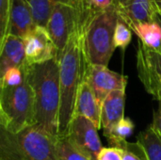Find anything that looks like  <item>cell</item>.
<instances>
[{
    "label": "cell",
    "instance_id": "1",
    "mask_svg": "<svg viewBox=\"0 0 161 160\" xmlns=\"http://www.w3.org/2000/svg\"><path fill=\"white\" fill-rule=\"evenodd\" d=\"M35 94L37 125L58 136L60 108L59 64L57 58L41 64L22 66Z\"/></svg>",
    "mask_w": 161,
    "mask_h": 160
},
{
    "label": "cell",
    "instance_id": "2",
    "mask_svg": "<svg viewBox=\"0 0 161 160\" xmlns=\"http://www.w3.org/2000/svg\"><path fill=\"white\" fill-rule=\"evenodd\" d=\"M57 60L59 64L60 86L58 137H63L74 116L77 91L89 66L84 50V36L74 32Z\"/></svg>",
    "mask_w": 161,
    "mask_h": 160
},
{
    "label": "cell",
    "instance_id": "3",
    "mask_svg": "<svg viewBox=\"0 0 161 160\" xmlns=\"http://www.w3.org/2000/svg\"><path fill=\"white\" fill-rule=\"evenodd\" d=\"M56 138L37 124L17 134L0 128V159L59 160Z\"/></svg>",
    "mask_w": 161,
    "mask_h": 160
},
{
    "label": "cell",
    "instance_id": "4",
    "mask_svg": "<svg viewBox=\"0 0 161 160\" xmlns=\"http://www.w3.org/2000/svg\"><path fill=\"white\" fill-rule=\"evenodd\" d=\"M36 124L35 94L25 73L21 85L0 88V127L17 134Z\"/></svg>",
    "mask_w": 161,
    "mask_h": 160
},
{
    "label": "cell",
    "instance_id": "5",
    "mask_svg": "<svg viewBox=\"0 0 161 160\" xmlns=\"http://www.w3.org/2000/svg\"><path fill=\"white\" fill-rule=\"evenodd\" d=\"M118 21L113 8L98 14L84 36V50L89 65L108 66L115 50L114 32Z\"/></svg>",
    "mask_w": 161,
    "mask_h": 160
},
{
    "label": "cell",
    "instance_id": "6",
    "mask_svg": "<svg viewBox=\"0 0 161 160\" xmlns=\"http://www.w3.org/2000/svg\"><path fill=\"white\" fill-rule=\"evenodd\" d=\"M97 127L88 118L74 115L68 127L66 137L70 142L89 159L97 160L103 149Z\"/></svg>",
    "mask_w": 161,
    "mask_h": 160
},
{
    "label": "cell",
    "instance_id": "7",
    "mask_svg": "<svg viewBox=\"0 0 161 160\" xmlns=\"http://www.w3.org/2000/svg\"><path fill=\"white\" fill-rule=\"evenodd\" d=\"M139 78L148 93L161 101V54L139 41L137 51Z\"/></svg>",
    "mask_w": 161,
    "mask_h": 160
},
{
    "label": "cell",
    "instance_id": "8",
    "mask_svg": "<svg viewBox=\"0 0 161 160\" xmlns=\"http://www.w3.org/2000/svg\"><path fill=\"white\" fill-rule=\"evenodd\" d=\"M75 25L76 17L74 8L68 4L57 3L45 27L58 49L57 59L64 50L71 35L75 32Z\"/></svg>",
    "mask_w": 161,
    "mask_h": 160
},
{
    "label": "cell",
    "instance_id": "9",
    "mask_svg": "<svg viewBox=\"0 0 161 160\" xmlns=\"http://www.w3.org/2000/svg\"><path fill=\"white\" fill-rule=\"evenodd\" d=\"M85 77L101 106L111 92L125 91L128 80L127 76L113 72L108 66L103 65H89L85 73Z\"/></svg>",
    "mask_w": 161,
    "mask_h": 160
},
{
    "label": "cell",
    "instance_id": "10",
    "mask_svg": "<svg viewBox=\"0 0 161 160\" xmlns=\"http://www.w3.org/2000/svg\"><path fill=\"white\" fill-rule=\"evenodd\" d=\"M24 41L25 62L28 65L44 63L58 58V49L45 27L36 26Z\"/></svg>",
    "mask_w": 161,
    "mask_h": 160
},
{
    "label": "cell",
    "instance_id": "11",
    "mask_svg": "<svg viewBox=\"0 0 161 160\" xmlns=\"http://www.w3.org/2000/svg\"><path fill=\"white\" fill-rule=\"evenodd\" d=\"M113 6L118 17L129 27L153 22L158 11L153 0H113Z\"/></svg>",
    "mask_w": 161,
    "mask_h": 160
},
{
    "label": "cell",
    "instance_id": "12",
    "mask_svg": "<svg viewBox=\"0 0 161 160\" xmlns=\"http://www.w3.org/2000/svg\"><path fill=\"white\" fill-rule=\"evenodd\" d=\"M101 107L93 90L84 75L77 91L74 115H81L88 118L99 130L101 128Z\"/></svg>",
    "mask_w": 161,
    "mask_h": 160
},
{
    "label": "cell",
    "instance_id": "13",
    "mask_svg": "<svg viewBox=\"0 0 161 160\" xmlns=\"http://www.w3.org/2000/svg\"><path fill=\"white\" fill-rule=\"evenodd\" d=\"M30 8L25 0H10V15L8 35L26 38L36 27Z\"/></svg>",
    "mask_w": 161,
    "mask_h": 160
},
{
    "label": "cell",
    "instance_id": "14",
    "mask_svg": "<svg viewBox=\"0 0 161 160\" xmlns=\"http://www.w3.org/2000/svg\"><path fill=\"white\" fill-rule=\"evenodd\" d=\"M25 62V41L8 34L0 44V77L12 67H22Z\"/></svg>",
    "mask_w": 161,
    "mask_h": 160
},
{
    "label": "cell",
    "instance_id": "15",
    "mask_svg": "<svg viewBox=\"0 0 161 160\" xmlns=\"http://www.w3.org/2000/svg\"><path fill=\"white\" fill-rule=\"evenodd\" d=\"M125 91L111 92L101 107V127L104 133L111 131L125 118Z\"/></svg>",
    "mask_w": 161,
    "mask_h": 160
},
{
    "label": "cell",
    "instance_id": "16",
    "mask_svg": "<svg viewBox=\"0 0 161 160\" xmlns=\"http://www.w3.org/2000/svg\"><path fill=\"white\" fill-rule=\"evenodd\" d=\"M136 143L146 160H161V136L153 124L139 134Z\"/></svg>",
    "mask_w": 161,
    "mask_h": 160
},
{
    "label": "cell",
    "instance_id": "17",
    "mask_svg": "<svg viewBox=\"0 0 161 160\" xmlns=\"http://www.w3.org/2000/svg\"><path fill=\"white\" fill-rule=\"evenodd\" d=\"M130 28L145 46L161 54V28L157 23L139 24Z\"/></svg>",
    "mask_w": 161,
    "mask_h": 160
},
{
    "label": "cell",
    "instance_id": "18",
    "mask_svg": "<svg viewBox=\"0 0 161 160\" xmlns=\"http://www.w3.org/2000/svg\"><path fill=\"white\" fill-rule=\"evenodd\" d=\"M37 26L46 27L51 13L60 0H25Z\"/></svg>",
    "mask_w": 161,
    "mask_h": 160
},
{
    "label": "cell",
    "instance_id": "19",
    "mask_svg": "<svg viewBox=\"0 0 161 160\" xmlns=\"http://www.w3.org/2000/svg\"><path fill=\"white\" fill-rule=\"evenodd\" d=\"M134 128L135 125L132 120L125 117L111 131L104 133V135L108 139V142L112 145V147L118 148L132 135Z\"/></svg>",
    "mask_w": 161,
    "mask_h": 160
},
{
    "label": "cell",
    "instance_id": "20",
    "mask_svg": "<svg viewBox=\"0 0 161 160\" xmlns=\"http://www.w3.org/2000/svg\"><path fill=\"white\" fill-rule=\"evenodd\" d=\"M56 147L59 160H91L80 153L66 136L56 138Z\"/></svg>",
    "mask_w": 161,
    "mask_h": 160
},
{
    "label": "cell",
    "instance_id": "21",
    "mask_svg": "<svg viewBox=\"0 0 161 160\" xmlns=\"http://www.w3.org/2000/svg\"><path fill=\"white\" fill-rule=\"evenodd\" d=\"M132 39L131 28L118 17V21L114 32V46L115 48H121L125 50L130 43Z\"/></svg>",
    "mask_w": 161,
    "mask_h": 160
},
{
    "label": "cell",
    "instance_id": "22",
    "mask_svg": "<svg viewBox=\"0 0 161 160\" xmlns=\"http://www.w3.org/2000/svg\"><path fill=\"white\" fill-rule=\"evenodd\" d=\"M25 80V72L22 67L9 68L0 77V88L16 87L21 85Z\"/></svg>",
    "mask_w": 161,
    "mask_h": 160
},
{
    "label": "cell",
    "instance_id": "23",
    "mask_svg": "<svg viewBox=\"0 0 161 160\" xmlns=\"http://www.w3.org/2000/svg\"><path fill=\"white\" fill-rule=\"evenodd\" d=\"M10 15V0H0V44L8 36Z\"/></svg>",
    "mask_w": 161,
    "mask_h": 160
},
{
    "label": "cell",
    "instance_id": "24",
    "mask_svg": "<svg viewBox=\"0 0 161 160\" xmlns=\"http://www.w3.org/2000/svg\"><path fill=\"white\" fill-rule=\"evenodd\" d=\"M118 148L124 151V160H146L137 143H128L126 141Z\"/></svg>",
    "mask_w": 161,
    "mask_h": 160
},
{
    "label": "cell",
    "instance_id": "25",
    "mask_svg": "<svg viewBox=\"0 0 161 160\" xmlns=\"http://www.w3.org/2000/svg\"><path fill=\"white\" fill-rule=\"evenodd\" d=\"M97 160H124V151L117 147L103 148Z\"/></svg>",
    "mask_w": 161,
    "mask_h": 160
},
{
    "label": "cell",
    "instance_id": "26",
    "mask_svg": "<svg viewBox=\"0 0 161 160\" xmlns=\"http://www.w3.org/2000/svg\"><path fill=\"white\" fill-rule=\"evenodd\" d=\"M98 12H103L113 8V0H90Z\"/></svg>",
    "mask_w": 161,
    "mask_h": 160
},
{
    "label": "cell",
    "instance_id": "27",
    "mask_svg": "<svg viewBox=\"0 0 161 160\" xmlns=\"http://www.w3.org/2000/svg\"><path fill=\"white\" fill-rule=\"evenodd\" d=\"M152 124L154 125V127L157 129V131L161 136V101L158 111L154 114V122Z\"/></svg>",
    "mask_w": 161,
    "mask_h": 160
},
{
    "label": "cell",
    "instance_id": "28",
    "mask_svg": "<svg viewBox=\"0 0 161 160\" xmlns=\"http://www.w3.org/2000/svg\"><path fill=\"white\" fill-rule=\"evenodd\" d=\"M153 22L157 23V24L160 26L161 28V12H159V11H157V12H156V14H155V16H154Z\"/></svg>",
    "mask_w": 161,
    "mask_h": 160
},
{
    "label": "cell",
    "instance_id": "29",
    "mask_svg": "<svg viewBox=\"0 0 161 160\" xmlns=\"http://www.w3.org/2000/svg\"><path fill=\"white\" fill-rule=\"evenodd\" d=\"M155 6H156V8L158 11L161 12V0H153Z\"/></svg>",
    "mask_w": 161,
    "mask_h": 160
}]
</instances>
